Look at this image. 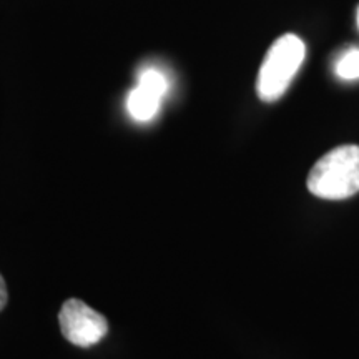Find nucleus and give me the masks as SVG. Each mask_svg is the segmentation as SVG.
Returning a JSON list of instances; mask_svg holds the SVG:
<instances>
[{
    "instance_id": "1",
    "label": "nucleus",
    "mask_w": 359,
    "mask_h": 359,
    "mask_svg": "<svg viewBox=\"0 0 359 359\" xmlns=\"http://www.w3.org/2000/svg\"><path fill=\"white\" fill-rule=\"evenodd\" d=\"M308 190L323 200H344L359 191V147L343 145L327 151L308 175Z\"/></svg>"
},
{
    "instance_id": "2",
    "label": "nucleus",
    "mask_w": 359,
    "mask_h": 359,
    "mask_svg": "<svg viewBox=\"0 0 359 359\" xmlns=\"http://www.w3.org/2000/svg\"><path fill=\"white\" fill-rule=\"evenodd\" d=\"M304 57L306 45L298 35L286 34L276 39L259 67L257 80L258 97L268 103L281 98L298 74Z\"/></svg>"
},
{
    "instance_id": "3",
    "label": "nucleus",
    "mask_w": 359,
    "mask_h": 359,
    "mask_svg": "<svg viewBox=\"0 0 359 359\" xmlns=\"http://www.w3.org/2000/svg\"><path fill=\"white\" fill-rule=\"evenodd\" d=\"M58 325L64 338L79 348L95 346L109 333L107 318L77 298L67 299L62 304Z\"/></svg>"
},
{
    "instance_id": "4",
    "label": "nucleus",
    "mask_w": 359,
    "mask_h": 359,
    "mask_svg": "<svg viewBox=\"0 0 359 359\" xmlns=\"http://www.w3.org/2000/svg\"><path fill=\"white\" fill-rule=\"evenodd\" d=\"M163 98L137 83L127 98V110L135 122H150L158 114Z\"/></svg>"
},
{
    "instance_id": "5",
    "label": "nucleus",
    "mask_w": 359,
    "mask_h": 359,
    "mask_svg": "<svg viewBox=\"0 0 359 359\" xmlns=\"http://www.w3.org/2000/svg\"><path fill=\"white\" fill-rule=\"evenodd\" d=\"M334 74L341 80L359 79V48H346L334 62Z\"/></svg>"
},
{
    "instance_id": "6",
    "label": "nucleus",
    "mask_w": 359,
    "mask_h": 359,
    "mask_svg": "<svg viewBox=\"0 0 359 359\" xmlns=\"http://www.w3.org/2000/svg\"><path fill=\"white\" fill-rule=\"evenodd\" d=\"M138 85L150 90V92L156 93V95L163 98L168 92V79L167 75L161 74L160 70L156 69H145L138 77Z\"/></svg>"
},
{
    "instance_id": "7",
    "label": "nucleus",
    "mask_w": 359,
    "mask_h": 359,
    "mask_svg": "<svg viewBox=\"0 0 359 359\" xmlns=\"http://www.w3.org/2000/svg\"><path fill=\"white\" fill-rule=\"evenodd\" d=\"M7 299H8L7 286H6V281H4L2 275H0V311H2L4 306L7 304Z\"/></svg>"
},
{
    "instance_id": "8",
    "label": "nucleus",
    "mask_w": 359,
    "mask_h": 359,
    "mask_svg": "<svg viewBox=\"0 0 359 359\" xmlns=\"http://www.w3.org/2000/svg\"><path fill=\"white\" fill-rule=\"evenodd\" d=\"M358 27H359V8H358Z\"/></svg>"
}]
</instances>
